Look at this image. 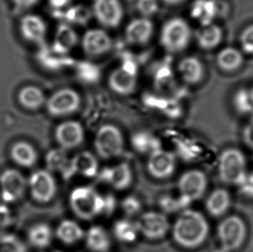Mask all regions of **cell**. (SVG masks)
<instances>
[{
    "mask_svg": "<svg viewBox=\"0 0 253 252\" xmlns=\"http://www.w3.org/2000/svg\"><path fill=\"white\" fill-rule=\"evenodd\" d=\"M123 134L117 126L106 124L100 126L94 137L96 153L103 159H113L124 152Z\"/></svg>",
    "mask_w": 253,
    "mask_h": 252,
    "instance_id": "cell-6",
    "label": "cell"
},
{
    "mask_svg": "<svg viewBox=\"0 0 253 252\" xmlns=\"http://www.w3.org/2000/svg\"><path fill=\"white\" fill-rule=\"evenodd\" d=\"M0 252H27L25 243L13 234L0 236Z\"/></svg>",
    "mask_w": 253,
    "mask_h": 252,
    "instance_id": "cell-35",
    "label": "cell"
},
{
    "mask_svg": "<svg viewBox=\"0 0 253 252\" xmlns=\"http://www.w3.org/2000/svg\"><path fill=\"white\" fill-rule=\"evenodd\" d=\"M160 1L168 5H179L185 2L186 0H160Z\"/></svg>",
    "mask_w": 253,
    "mask_h": 252,
    "instance_id": "cell-43",
    "label": "cell"
},
{
    "mask_svg": "<svg viewBox=\"0 0 253 252\" xmlns=\"http://www.w3.org/2000/svg\"><path fill=\"white\" fill-rule=\"evenodd\" d=\"M65 150H55L52 151L48 157V164L52 170L58 171L65 178L74 175L72 168V159L67 157Z\"/></svg>",
    "mask_w": 253,
    "mask_h": 252,
    "instance_id": "cell-30",
    "label": "cell"
},
{
    "mask_svg": "<svg viewBox=\"0 0 253 252\" xmlns=\"http://www.w3.org/2000/svg\"><path fill=\"white\" fill-rule=\"evenodd\" d=\"M122 209L125 211V213L128 216H133V215L137 214V212L140 211V201L133 196L126 197L122 202Z\"/></svg>",
    "mask_w": 253,
    "mask_h": 252,
    "instance_id": "cell-38",
    "label": "cell"
},
{
    "mask_svg": "<svg viewBox=\"0 0 253 252\" xmlns=\"http://www.w3.org/2000/svg\"><path fill=\"white\" fill-rule=\"evenodd\" d=\"M99 180L117 190H125L130 187L133 174L129 164L121 163L111 167L104 168L97 174Z\"/></svg>",
    "mask_w": 253,
    "mask_h": 252,
    "instance_id": "cell-16",
    "label": "cell"
},
{
    "mask_svg": "<svg viewBox=\"0 0 253 252\" xmlns=\"http://www.w3.org/2000/svg\"><path fill=\"white\" fill-rule=\"evenodd\" d=\"M218 11L217 4L213 0H200L195 3L193 13L202 24H211Z\"/></svg>",
    "mask_w": 253,
    "mask_h": 252,
    "instance_id": "cell-34",
    "label": "cell"
},
{
    "mask_svg": "<svg viewBox=\"0 0 253 252\" xmlns=\"http://www.w3.org/2000/svg\"><path fill=\"white\" fill-rule=\"evenodd\" d=\"M232 204V197L225 188H217L209 194L206 200V210L209 214L219 218L229 211Z\"/></svg>",
    "mask_w": 253,
    "mask_h": 252,
    "instance_id": "cell-21",
    "label": "cell"
},
{
    "mask_svg": "<svg viewBox=\"0 0 253 252\" xmlns=\"http://www.w3.org/2000/svg\"><path fill=\"white\" fill-rule=\"evenodd\" d=\"M240 45L245 53L253 55V24L244 30L240 35Z\"/></svg>",
    "mask_w": 253,
    "mask_h": 252,
    "instance_id": "cell-37",
    "label": "cell"
},
{
    "mask_svg": "<svg viewBox=\"0 0 253 252\" xmlns=\"http://www.w3.org/2000/svg\"><path fill=\"white\" fill-rule=\"evenodd\" d=\"M244 138H245L247 145L253 150V121L249 126H247L245 134H244Z\"/></svg>",
    "mask_w": 253,
    "mask_h": 252,
    "instance_id": "cell-42",
    "label": "cell"
},
{
    "mask_svg": "<svg viewBox=\"0 0 253 252\" xmlns=\"http://www.w3.org/2000/svg\"><path fill=\"white\" fill-rule=\"evenodd\" d=\"M208 178L202 171L192 169L181 174L178 180L180 196L191 203L203 196L208 188Z\"/></svg>",
    "mask_w": 253,
    "mask_h": 252,
    "instance_id": "cell-10",
    "label": "cell"
},
{
    "mask_svg": "<svg viewBox=\"0 0 253 252\" xmlns=\"http://www.w3.org/2000/svg\"><path fill=\"white\" fill-rule=\"evenodd\" d=\"M177 70L181 80L188 85H197L205 76V67L201 59L188 55L178 62Z\"/></svg>",
    "mask_w": 253,
    "mask_h": 252,
    "instance_id": "cell-19",
    "label": "cell"
},
{
    "mask_svg": "<svg viewBox=\"0 0 253 252\" xmlns=\"http://www.w3.org/2000/svg\"><path fill=\"white\" fill-rule=\"evenodd\" d=\"M131 144L137 152L149 155L161 148L158 140L147 132L136 133L131 138Z\"/></svg>",
    "mask_w": 253,
    "mask_h": 252,
    "instance_id": "cell-33",
    "label": "cell"
},
{
    "mask_svg": "<svg viewBox=\"0 0 253 252\" xmlns=\"http://www.w3.org/2000/svg\"><path fill=\"white\" fill-rule=\"evenodd\" d=\"M81 44L85 55L90 57H99L112 49L113 40L104 29L92 28L83 34Z\"/></svg>",
    "mask_w": 253,
    "mask_h": 252,
    "instance_id": "cell-14",
    "label": "cell"
},
{
    "mask_svg": "<svg viewBox=\"0 0 253 252\" xmlns=\"http://www.w3.org/2000/svg\"><path fill=\"white\" fill-rule=\"evenodd\" d=\"M247 157L237 148L226 149L219 156L218 173L226 184L239 186L247 175Z\"/></svg>",
    "mask_w": 253,
    "mask_h": 252,
    "instance_id": "cell-4",
    "label": "cell"
},
{
    "mask_svg": "<svg viewBox=\"0 0 253 252\" xmlns=\"http://www.w3.org/2000/svg\"><path fill=\"white\" fill-rule=\"evenodd\" d=\"M138 233L136 222L127 218L120 219L113 225V234L120 242L126 244L134 242L137 239Z\"/></svg>",
    "mask_w": 253,
    "mask_h": 252,
    "instance_id": "cell-31",
    "label": "cell"
},
{
    "mask_svg": "<svg viewBox=\"0 0 253 252\" xmlns=\"http://www.w3.org/2000/svg\"><path fill=\"white\" fill-rule=\"evenodd\" d=\"M107 84L111 91L117 95H130L137 88L136 68L127 63L121 65L110 74Z\"/></svg>",
    "mask_w": 253,
    "mask_h": 252,
    "instance_id": "cell-11",
    "label": "cell"
},
{
    "mask_svg": "<svg viewBox=\"0 0 253 252\" xmlns=\"http://www.w3.org/2000/svg\"><path fill=\"white\" fill-rule=\"evenodd\" d=\"M85 245L92 252H106L111 247V237L101 225H92L85 232Z\"/></svg>",
    "mask_w": 253,
    "mask_h": 252,
    "instance_id": "cell-25",
    "label": "cell"
},
{
    "mask_svg": "<svg viewBox=\"0 0 253 252\" xmlns=\"http://www.w3.org/2000/svg\"><path fill=\"white\" fill-rule=\"evenodd\" d=\"M10 156L15 164L23 168L33 167L38 160V151L35 147L24 141H19L11 145Z\"/></svg>",
    "mask_w": 253,
    "mask_h": 252,
    "instance_id": "cell-22",
    "label": "cell"
},
{
    "mask_svg": "<svg viewBox=\"0 0 253 252\" xmlns=\"http://www.w3.org/2000/svg\"><path fill=\"white\" fill-rule=\"evenodd\" d=\"M55 138L62 150H73L83 144L85 129L79 121L66 120L56 126Z\"/></svg>",
    "mask_w": 253,
    "mask_h": 252,
    "instance_id": "cell-15",
    "label": "cell"
},
{
    "mask_svg": "<svg viewBox=\"0 0 253 252\" xmlns=\"http://www.w3.org/2000/svg\"><path fill=\"white\" fill-rule=\"evenodd\" d=\"M72 159L74 174L83 175L84 177L92 178L99 173V163L93 154L89 151H83L76 154Z\"/></svg>",
    "mask_w": 253,
    "mask_h": 252,
    "instance_id": "cell-24",
    "label": "cell"
},
{
    "mask_svg": "<svg viewBox=\"0 0 253 252\" xmlns=\"http://www.w3.org/2000/svg\"><path fill=\"white\" fill-rule=\"evenodd\" d=\"M28 188L24 174L16 168H7L0 174V194L3 201L15 203L23 199Z\"/></svg>",
    "mask_w": 253,
    "mask_h": 252,
    "instance_id": "cell-9",
    "label": "cell"
},
{
    "mask_svg": "<svg viewBox=\"0 0 253 252\" xmlns=\"http://www.w3.org/2000/svg\"><path fill=\"white\" fill-rule=\"evenodd\" d=\"M115 207H116L115 198L112 196V195L104 196V210H103V213H105V214L112 213L113 211H114Z\"/></svg>",
    "mask_w": 253,
    "mask_h": 252,
    "instance_id": "cell-40",
    "label": "cell"
},
{
    "mask_svg": "<svg viewBox=\"0 0 253 252\" xmlns=\"http://www.w3.org/2000/svg\"><path fill=\"white\" fill-rule=\"evenodd\" d=\"M136 224L139 233L151 240L165 238L170 228L166 215L158 211L144 212L138 218Z\"/></svg>",
    "mask_w": 253,
    "mask_h": 252,
    "instance_id": "cell-12",
    "label": "cell"
},
{
    "mask_svg": "<svg viewBox=\"0 0 253 252\" xmlns=\"http://www.w3.org/2000/svg\"><path fill=\"white\" fill-rule=\"evenodd\" d=\"M16 6L22 10H28L36 6L40 0H12Z\"/></svg>",
    "mask_w": 253,
    "mask_h": 252,
    "instance_id": "cell-41",
    "label": "cell"
},
{
    "mask_svg": "<svg viewBox=\"0 0 253 252\" xmlns=\"http://www.w3.org/2000/svg\"><path fill=\"white\" fill-rule=\"evenodd\" d=\"M78 43V36L76 31L69 25H64L59 29L56 35L55 46L59 52L67 53L76 47Z\"/></svg>",
    "mask_w": 253,
    "mask_h": 252,
    "instance_id": "cell-32",
    "label": "cell"
},
{
    "mask_svg": "<svg viewBox=\"0 0 253 252\" xmlns=\"http://www.w3.org/2000/svg\"><path fill=\"white\" fill-rule=\"evenodd\" d=\"M217 234L220 246L225 252H236L247 240V224L240 216L230 215L219 223Z\"/></svg>",
    "mask_w": 253,
    "mask_h": 252,
    "instance_id": "cell-5",
    "label": "cell"
},
{
    "mask_svg": "<svg viewBox=\"0 0 253 252\" xmlns=\"http://www.w3.org/2000/svg\"><path fill=\"white\" fill-rule=\"evenodd\" d=\"M175 164L174 154L160 148L150 154L147 162L148 172L156 179H166L174 174Z\"/></svg>",
    "mask_w": 253,
    "mask_h": 252,
    "instance_id": "cell-17",
    "label": "cell"
},
{
    "mask_svg": "<svg viewBox=\"0 0 253 252\" xmlns=\"http://www.w3.org/2000/svg\"><path fill=\"white\" fill-rule=\"evenodd\" d=\"M53 231L49 225L45 223H38L31 226L28 231L27 239L31 246L35 248H46L52 242Z\"/></svg>",
    "mask_w": 253,
    "mask_h": 252,
    "instance_id": "cell-28",
    "label": "cell"
},
{
    "mask_svg": "<svg viewBox=\"0 0 253 252\" xmlns=\"http://www.w3.org/2000/svg\"><path fill=\"white\" fill-rule=\"evenodd\" d=\"M154 34V24L148 17L134 18L125 30V39L129 44L143 46L151 41Z\"/></svg>",
    "mask_w": 253,
    "mask_h": 252,
    "instance_id": "cell-18",
    "label": "cell"
},
{
    "mask_svg": "<svg viewBox=\"0 0 253 252\" xmlns=\"http://www.w3.org/2000/svg\"><path fill=\"white\" fill-rule=\"evenodd\" d=\"M92 14L103 27L115 29L123 20V5L120 0H94Z\"/></svg>",
    "mask_w": 253,
    "mask_h": 252,
    "instance_id": "cell-13",
    "label": "cell"
},
{
    "mask_svg": "<svg viewBox=\"0 0 253 252\" xmlns=\"http://www.w3.org/2000/svg\"><path fill=\"white\" fill-rule=\"evenodd\" d=\"M137 9L142 17L151 18L159 10L158 0H137Z\"/></svg>",
    "mask_w": 253,
    "mask_h": 252,
    "instance_id": "cell-36",
    "label": "cell"
},
{
    "mask_svg": "<svg viewBox=\"0 0 253 252\" xmlns=\"http://www.w3.org/2000/svg\"><path fill=\"white\" fill-rule=\"evenodd\" d=\"M209 224L205 216L193 209L181 211L172 226V237L178 246L195 249L208 239Z\"/></svg>",
    "mask_w": 253,
    "mask_h": 252,
    "instance_id": "cell-1",
    "label": "cell"
},
{
    "mask_svg": "<svg viewBox=\"0 0 253 252\" xmlns=\"http://www.w3.org/2000/svg\"><path fill=\"white\" fill-rule=\"evenodd\" d=\"M195 38L200 48L210 50L216 48L222 41V29L213 23L202 24L196 31Z\"/></svg>",
    "mask_w": 253,
    "mask_h": 252,
    "instance_id": "cell-23",
    "label": "cell"
},
{
    "mask_svg": "<svg viewBox=\"0 0 253 252\" xmlns=\"http://www.w3.org/2000/svg\"><path fill=\"white\" fill-rule=\"evenodd\" d=\"M55 236L61 242L70 246L84 239L85 232L77 222L64 219L57 226Z\"/></svg>",
    "mask_w": 253,
    "mask_h": 252,
    "instance_id": "cell-26",
    "label": "cell"
},
{
    "mask_svg": "<svg viewBox=\"0 0 253 252\" xmlns=\"http://www.w3.org/2000/svg\"><path fill=\"white\" fill-rule=\"evenodd\" d=\"M28 188L35 201L41 204L48 203L55 198L57 185L50 171L39 169L32 173L28 181Z\"/></svg>",
    "mask_w": 253,
    "mask_h": 252,
    "instance_id": "cell-8",
    "label": "cell"
},
{
    "mask_svg": "<svg viewBox=\"0 0 253 252\" xmlns=\"http://www.w3.org/2000/svg\"><path fill=\"white\" fill-rule=\"evenodd\" d=\"M239 186L245 194L253 196V174H247L243 181Z\"/></svg>",
    "mask_w": 253,
    "mask_h": 252,
    "instance_id": "cell-39",
    "label": "cell"
},
{
    "mask_svg": "<svg viewBox=\"0 0 253 252\" xmlns=\"http://www.w3.org/2000/svg\"><path fill=\"white\" fill-rule=\"evenodd\" d=\"M192 30L182 17H172L166 21L160 31L159 41L165 51L177 54L184 51L190 43Z\"/></svg>",
    "mask_w": 253,
    "mask_h": 252,
    "instance_id": "cell-3",
    "label": "cell"
},
{
    "mask_svg": "<svg viewBox=\"0 0 253 252\" xmlns=\"http://www.w3.org/2000/svg\"><path fill=\"white\" fill-rule=\"evenodd\" d=\"M69 206L73 212L83 220H90L103 214L104 196L95 188L82 186L71 191L69 195Z\"/></svg>",
    "mask_w": 253,
    "mask_h": 252,
    "instance_id": "cell-2",
    "label": "cell"
},
{
    "mask_svg": "<svg viewBox=\"0 0 253 252\" xmlns=\"http://www.w3.org/2000/svg\"><path fill=\"white\" fill-rule=\"evenodd\" d=\"M21 31L24 38L34 43H42L47 36L44 20L37 15H28L21 22Z\"/></svg>",
    "mask_w": 253,
    "mask_h": 252,
    "instance_id": "cell-20",
    "label": "cell"
},
{
    "mask_svg": "<svg viewBox=\"0 0 253 252\" xmlns=\"http://www.w3.org/2000/svg\"><path fill=\"white\" fill-rule=\"evenodd\" d=\"M243 62V54L233 47L223 48L217 55V64L224 71H235L240 68Z\"/></svg>",
    "mask_w": 253,
    "mask_h": 252,
    "instance_id": "cell-29",
    "label": "cell"
},
{
    "mask_svg": "<svg viewBox=\"0 0 253 252\" xmlns=\"http://www.w3.org/2000/svg\"><path fill=\"white\" fill-rule=\"evenodd\" d=\"M18 100L25 109L36 111L40 109L46 103L44 92L35 85H28L21 89L18 93Z\"/></svg>",
    "mask_w": 253,
    "mask_h": 252,
    "instance_id": "cell-27",
    "label": "cell"
},
{
    "mask_svg": "<svg viewBox=\"0 0 253 252\" xmlns=\"http://www.w3.org/2000/svg\"><path fill=\"white\" fill-rule=\"evenodd\" d=\"M82 105V97L76 90L64 87L55 91L46 100L45 106L48 114L61 118L76 113Z\"/></svg>",
    "mask_w": 253,
    "mask_h": 252,
    "instance_id": "cell-7",
    "label": "cell"
}]
</instances>
